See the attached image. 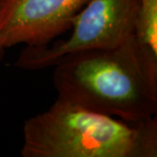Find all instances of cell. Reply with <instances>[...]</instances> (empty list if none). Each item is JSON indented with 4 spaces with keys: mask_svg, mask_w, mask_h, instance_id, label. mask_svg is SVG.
Instances as JSON below:
<instances>
[{
    "mask_svg": "<svg viewBox=\"0 0 157 157\" xmlns=\"http://www.w3.org/2000/svg\"><path fill=\"white\" fill-rule=\"evenodd\" d=\"M58 98L128 121L157 112V56L134 36L121 45L71 53L53 66Z\"/></svg>",
    "mask_w": 157,
    "mask_h": 157,
    "instance_id": "6da1fadb",
    "label": "cell"
},
{
    "mask_svg": "<svg viewBox=\"0 0 157 157\" xmlns=\"http://www.w3.org/2000/svg\"><path fill=\"white\" fill-rule=\"evenodd\" d=\"M22 157H156L157 120L128 121L57 98L23 127Z\"/></svg>",
    "mask_w": 157,
    "mask_h": 157,
    "instance_id": "7a4b0ae2",
    "label": "cell"
},
{
    "mask_svg": "<svg viewBox=\"0 0 157 157\" xmlns=\"http://www.w3.org/2000/svg\"><path fill=\"white\" fill-rule=\"evenodd\" d=\"M138 7V0H88L74 18L67 39L52 45L26 46L15 66L39 70L53 67L71 53L121 45L135 36Z\"/></svg>",
    "mask_w": 157,
    "mask_h": 157,
    "instance_id": "3957f363",
    "label": "cell"
},
{
    "mask_svg": "<svg viewBox=\"0 0 157 157\" xmlns=\"http://www.w3.org/2000/svg\"><path fill=\"white\" fill-rule=\"evenodd\" d=\"M88 0H0V42L42 46L72 28Z\"/></svg>",
    "mask_w": 157,
    "mask_h": 157,
    "instance_id": "277c9868",
    "label": "cell"
},
{
    "mask_svg": "<svg viewBox=\"0 0 157 157\" xmlns=\"http://www.w3.org/2000/svg\"><path fill=\"white\" fill-rule=\"evenodd\" d=\"M135 37L157 56V0H138Z\"/></svg>",
    "mask_w": 157,
    "mask_h": 157,
    "instance_id": "5b68a950",
    "label": "cell"
},
{
    "mask_svg": "<svg viewBox=\"0 0 157 157\" xmlns=\"http://www.w3.org/2000/svg\"><path fill=\"white\" fill-rule=\"evenodd\" d=\"M6 47L2 45V43L0 42V61L2 60V59H3V57H4V54H5V50H6Z\"/></svg>",
    "mask_w": 157,
    "mask_h": 157,
    "instance_id": "8992f818",
    "label": "cell"
}]
</instances>
